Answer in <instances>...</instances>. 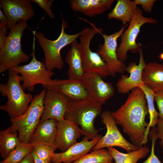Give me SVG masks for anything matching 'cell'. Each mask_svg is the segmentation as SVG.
<instances>
[{
    "label": "cell",
    "instance_id": "40",
    "mask_svg": "<svg viewBox=\"0 0 163 163\" xmlns=\"http://www.w3.org/2000/svg\"><path fill=\"white\" fill-rule=\"evenodd\" d=\"M110 163H116L114 161H113V162H110Z\"/></svg>",
    "mask_w": 163,
    "mask_h": 163
},
{
    "label": "cell",
    "instance_id": "28",
    "mask_svg": "<svg viewBox=\"0 0 163 163\" xmlns=\"http://www.w3.org/2000/svg\"><path fill=\"white\" fill-rule=\"evenodd\" d=\"M33 149L32 143L20 142L7 157L0 163H18L30 153Z\"/></svg>",
    "mask_w": 163,
    "mask_h": 163
},
{
    "label": "cell",
    "instance_id": "4",
    "mask_svg": "<svg viewBox=\"0 0 163 163\" xmlns=\"http://www.w3.org/2000/svg\"><path fill=\"white\" fill-rule=\"evenodd\" d=\"M27 21H21L10 27L9 34L0 49V73L30 59L28 55L22 51L21 44L24 31L28 27Z\"/></svg>",
    "mask_w": 163,
    "mask_h": 163
},
{
    "label": "cell",
    "instance_id": "31",
    "mask_svg": "<svg viewBox=\"0 0 163 163\" xmlns=\"http://www.w3.org/2000/svg\"><path fill=\"white\" fill-rule=\"evenodd\" d=\"M32 2L38 5L40 7L43 9L50 17L52 19L55 18V15L51 9L53 0H31Z\"/></svg>",
    "mask_w": 163,
    "mask_h": 163
},
{
    "label": "cell",
    "instance_id": "17",
    "mask_svg": "<svg viewBox=\"0 0 163 163\" xmlns=\"http://www.w3.org/2000/svg\"><path fill=\"white\" fill-rule=\"evenodd\" d=\"M47 90L57 91L69 99L80 100L87 99L89 94L81 80L67 79L52 80L44 88Z\"/></svg>",
    "mask_w": 163,
    "mask_h": 163
},
{
    "label": "cell",
    "instance_id": "3",
    "mask_svg": "<svg viewBox=\"0 0 163 163\" xmlns=\"http://www.w3.org/2000/svg\"><path fill=\"white\" fill-rule=\"evenodd\" d=\"M8 78L5 84H0L2 96H7L6 104L0 106V109L7 112L11 118L18 117L27 110L33 97L30 93L26 94L21 84V76L14 69L8 70Z\"/></svg>",
    "mask_w": 163,
    "mask_h": 163
},
{
    "label": "cell",
    "instance_id": "42",
    "mask_svg": "<svg viewBox=\"0 0 163 163\" xmlns=\"http://www.w3.org/2000/svg\"><path fill=\"white\" fill-rule=\"evenodd\" d=\"M162 44H163V42H162Z\"/></svg>",
    "mask_w": 163,
    "mask_h": 163
},
{
    "label": "cell",
    "instance_id": "33",
    "mask_svg": "<svg viewBox=\"0 0 163 163\" xmlns=\"http://www.w3.org/2000/svg\"><path fill=\"white\" fill-rule=\"evenodd\" d=\"M155 0H135L136 5H141L144 11L150 13L151 12Z\"/></svg>",
    "mask_w": 163,
    "mask_h": 163
},
{
    "label": "cell",
    "instance_id": "15",
    "mask_svg": "<svg viewBox=\"0 0 163 163\" xmlns=\"http://www.w3.org/2000/svg\"><path fill=\"white\" fill-rule=\"evenodd\" d=\"M139 52V64L137 65L135 62H131L127 66L126 71L130 74L129 76L122 75L117 82L116 86L117 91L120 94H127L133 89L144 83L142 75L146 63L144 59L142 48Z\"/></svg>",
    "mask_w": 163,
    "mask_h": 163
},
{
    "label": "cell",
    "instance_id": "1",
    "mask_svg": "<svg viewBox=\"0 0 163 163\" xmlns=\"http://www.w3.org/2000/svg\"><path fill=\"white\" fill-rule=\"evenodd\" d=\"M149 112L145 94L140 88L133 89L125 103L112 112L117 124L120 125L132 143L140 148L144 144L149 125L145 118Z\"/></svg>",
    "mask_w": 163,
    "mask_h": 163
},
{
    "label": "cell",
    "instance_id": "18",
    "mask_svg": "<svg viewBox=\"0 0 163 163\" xmlns=\"http://www.w3.org/2000/svg\"><path fill=\"white\" fill-rule=\"evenodd\" d=\"M55 145L62 152L67 150L77 142L81 129L75 123L64 119L57 121Z\"/></svg>",
    "mask_w": 163,
    "mask_h": 163
},
{
    "label": "cell",
    "instance_id": "12",
    "mask_svg": "<svg viewBox=\"0 0 163 163\" xmlns=\"http://www.w3.org/2000/svg\"><path fill=\"white\" fill-rule=\"evenodd\" d=\"M89 96L103 105L114 94L113 85L104 81L99 75L93 73H84L81 80Z\"/></svg>",
    "mask_w": 163,
    "mask_h": 163
},
{
    "label": "cell",
    "instance_id": "7",
    "mask_svg": "<svg viewBox=\"0 0 163 163\" xmlns=\"http://www.w3.org/2000/svg\"><path fill=\"white\" fill-rule=\"evenodd\" d=\"M92 28L86 27L81 32L79 37L81 48V56L84 73L97 74L103 78L110 75L109 69L105 62L97 53L90 48V43L94 36L102 33V30L90 23Z\"/></svg>",
    "mask_w": 163,
    "mask_h": 163
},
{
    "label": "cell",
    "instance_id": "10",
    "mask_svg": "<svg viewBox=\"0 0 163 163\" xmlns=\"http://www.w3.org/2000/svg\"><path fill=\"white\" fill-rule=\"evenodd\" d=\"M129 24L127 23L118 31L109 35L102 33L100 34L104 39V42L98 45L96 52L106 63L110 75L112 77L115 76L117 73H123L126 71V64L119 60L117 57V41Z\"/></svg>",
    "mask_w": 163,
    "mask_h": 163
},
{
    "label": "cell",
    "instance_id": "11",
    "mask_svg": "<svg viewBox=\"0 0 163 163\" xmlns=\"http://www.w3.org/2000/svg\"><path fill=\"white\" fill-rule=\"evenodd\" d=\"M101 121L106 126L107 132L92 148L93 150L105 147L118 146L128 152L136 150L139 148L127 141L120 132L112 114V112L106 110L101 114Z\"/></svg>",
    "mask_w": 163,
    "mask_h": 163
},
{
    "label": "cell",
    "instance_id": "35",
    "mask_svg": "<svg viewBox=\"0 0 163 163\" xmlns=\"http://www.w3.org/2000/svg\"><path fill=\"white\" fill-rule=\"evenodd\" d=\"M9 29L8 25L0 27V49L3 47L7 37L6 34Z\"/></svg>",
    "mask_w": 163,
    "mask_h": 163
},
{
    "label": "cell",
    "instance_id": "39",
    "mask_svg": "<svg viewBox=\"0 0 163 163\" xmlns=\"http://www.w3.org/2000/svg\"><path fill=\"white\" fill-rule=\"evenodd\" d=\"M159 57L161 59L163 60V53H162L159 55Z\"/></svg>",
    "mask_w": 163,
    "mask_h": 163
},
{
    "label": "cell",
    "instance_id": "29",
    "mask_svg": "<svg viewBox=\"0 0 163 163\" xmlns=\"http://www.w3.org/2000/svg\"><path fill=\"white\" fill-rule=\"evenodd\" d=\"M32 144L33 149L39 158L47 163L52 162V159L54 152L57 149L56 146L41 143Z\"/></svg>",
    "mask_w": 163,
    "mask_h": 163
},
{
    "label": "cell",
    "instance_id": "41",
    "mask_svg": "<svg viewBox=\"0 0 163 163\" xmlns=\"http://www.w3.org/2000/svg\"><path fill=\"white\" fill-rule=\"evenodd\" d=\"M162 154L163 155V151L162 152Z\"/></svg>",
    "mask_w": 163,
    "mask_h": 163
},
{
    "label": "cell",
    "instance_id": "25",
    "mask_svg": "<svg viewBox=\"0 0 163 163\" xmlns=\"http://www.w3.org/2000/svg\"><path fill=\"white\" fill-rule=\"evenodd\" d=\"M17 132L10 126L0 131V153L1 157L6 158L10 153L20 143Z\"/></svg>",
    "mask_w": 163,
    "mask_h": 163
},
{
    "label": "cell",
    "instance_id": "38",
    "mask_svg": "<svg viewBox=\"0 0 163 163\" xmlns=\"http://www.w3.org/2000/svg\"><path fill=\"white\" fill-rule=\"evenodd\" d=\"M31 154L33 157L34 163H47L39 158L37 155L33 148Z\"/></svg>",
    "mask_w": 163,
    "mask_h": 163
},
{
    "label": "cell",
    "instance_id": "21",
    "mask_svg": "<svg viewBox=\"0 0 163 163\" xmlns=\"http://www.w3.org/2000/svg\"><path fill=\"white\" fill-rule=\"evenodd\" d=\"M67 53L65 62L69 65L67 75L69 78L81 80L84 72L81 56L80 45L76 40L72 42Z\"/></svg>",
    "mask_w": 163,
    "mask_h": 163
},
{
    "label": "cell",
    "instance_id": "6",
    "mask_svg": "<svg viewBox=\"0 0 163 163\" xmlns=\"http://www.w3.org/2000/svg\"><path fill=\"white\" fill-rule=\"evenodd\" d=\"M67 26V23L62 18L60 34L57 39L54 40L48 39L42 32H34L43 51L45 64L49 70L53 71L55 69L61 70L63 68L64 63L60 54L61 50L80 37L81 32L74 34H66L65 29Z\"/></svg>",
    "mask_w": 163,
    "mask_h": 163
},
{
    "label": "cell",
    "instance_id": "23",
    "mask_svg": "<svg viewBox=\"0 0 163 163\" xmlns=\"http://www.w3.org/2000/svg\"><path fill=\"white\" fill-rule=\"evenodd\" d=\"M137 6L134 1L117 0L116 5L107 15L108 19L120 21L123 26L130 22Z\"/></svg>",
    "mask_w": 163,
    "mask_h": 163
},
{
    "label": "cell",
    "instance_id": "5",
    "mask_svg": "<svg viewBox=\"0 0 163 163\" xmlns=\"http://www.w3.org/2000/svg\"><path fill=\"white\" fill-rule=\"evenodd\" d=\"M46 91V89L44 88L33 97L30 104L24 113L11 119L10 127L13 131L18 132V138L21 142L30 143L43 112V101Z\"/></svg>",
    "mask_w": 163,
    "mask_h": 163
},
{
    "label": "cell",
    "instance_id": "22",
    "mask_svg": "<svg viewBox=\"0 0 163 163\" xmlns=\"http://www.w3.org/2000/svg\"><path fill=\"white\" fill-rule=\"evenodd\" d=\"M142 80L147 87L156 92L163 91V63L149 62L142 73Z\"/></svg>",
    "mask_w": 163,
    "mask_h": 163
},
{
    "label": "cell",
    "instance_id": "24",
    "mask_svg": "<svg viewBox=\"0 0 163 163\" xmlns=\"http://www.w3.org/2000/svg\"><path fill=\"white\" fill-rule=\"evenodd\" d=\"M107 148L116 163H137L140 159L146 157L151 151L146 145L126 153L121 152L114 147Z\"/></svg>",
    "mask_w": 163,
    "mask_h": 163
},
{
    "label": "cell",
    "instance_id": "30",
    "mask_svg": "<svg viewBox=\"0 0 163 163\" xmlns=\"http://www.w3.org/2000/svg\"><path fill=\"white\" fill-rule=\"evenodd\" d=\"M148 135L152 141L150 154L147 159L142 163H161L155 153V144L156 141L158 139L155 127L152 128L149 132Z\"/></svg>",
    "mask_w": 163,
    "mask_h": 163
},
{
    "label": "cell",
    "instance_id": "19",
    "mask_svg": "<svg viewBox=\"0 0 163 163\" xmlns=\"http://www.w3.org/2000/svg\"><path fill=\"white\" fill-rule=\"evenodd\" d=\"M114 0H70V7L75 11L92 17L110 9Z\"/></svg>",
    "mask_w": 163,
    "mask_h": 163
},
{
    "label": "cell",
    "instance_id": "9",
    "mask_svg": "<svg viewBox=\"0 0 163 163\" xmlns=\"http://www.w3.org/2000/svg\"><path fill=\"white\" fill-rule=\"evenodd\" d=\"M32 56L31 61L28 64L11 68L21 75L24 90L30 92L34 91L37 84H41L44 88L52 80L51 78L54 74L53 71L47 69L44 63L37 60L34 51Z\"/></svg>",
    "mask_w": 163,
    "mask_h": 163
},
{
    "label": "cell",
    "instance_id": "14",
    "mask_svg": "<svg viewBox=\"0 0 163 163\" xmlns=\"http://www.w3.org/2000/svg\"><path fill=\"white\" fill-rule=\"evenodd\" d=\"M30 0H1L0 5L9 22L10 29L21 21L30 19L34 12Z\"/></svg>",
    "mask_w": 163,
    "mask_h": 163
},
{
    "label": "cell",
    "instance_id": "34",
    "mask_svg": "<svg viewBox=\"0 0 163 163\" xmlns=\"http://www.w3.org/2000/svg\"><path fill=\"white\" fill-rule=\"evenodd\" d=\"M156 125L157 136L158 138L160 139L159 143L163 150V120L158 118Z\"/></svg>",
    "mask_w": 163,
    "mask_h": 163
},
{
    "label": "cell",
    "instance_id": "2",
    "mask_svg": "<svg viewBox=\"0 0 163 163\" xmlns=\"http://www.w3.org/2000/svg\"><path fill=\"white\" fill-rule=\"evenodd\" d=\"M102 105L90 96L83 100L69 99L64 118L79 125L82 135L91 139L98 135L94 123L101 113Z\"/></svg>",
    "mask_w": 163,
    "mask_h": 163
},
{
    "label": "cell",
    "instance_id": "27",
    "mask_svg": "<svg viewBox=\"0 0 163 163\" xmlns=\"http://www.w3.org/2000/svg\"><path fill=\"white\" fill-rule=\"evenodd\" d=\"M113 160L108 150L103 148L93 150L72 163H110Z\"/></svg>",
    "mask_w": 163,
    "mask_h": 163
},
{
    "label": "cell",
    "instance_id": "8",
    "mask_svg": "<svg viewBox=\"0 0 163 163\" xmlns=\"http://www.w3.org/2000/svg\"><path fill=\"white\" fill-rule=\"evenodd\" d=\"M146 23L156 24L157 21L152 18L143 15L142 10L137 7L135 14L131 19L127 29L123 32L120 39V43L117 49L118 59L125 62L127 59L128 51L132 53L139 52L142 44L137 43L136 40L140 32L142 26Z\"/></svg>",
    "mask_w": 163,
    "mask_h": 163
},
{
    "label": "cell",
    "instance_id": "37",
    "mask_svg": "<svg viewBox=\"0 0 163 163\" xmlns=\"http://www.w3.org/2000/svg\"><path fill=\"white\" fill-rule=\"evenodd\" d=\"M18 163H34V159L31 153L27 155Z\"/></svg>",
    "mask_w": 163,
    "mask_h": 163
},
{
    "label": "cell",
    "instance_id": "20",
    "mask_svg": "<svg viewBox=\"0 0 163 163\" xmlns=\"http://www.w3.org/2000/svg\"><path fill=\"white\" fill-rule=\"evenodd\" d=\"M57 122L56 120L53 119L40 121L31 136L30 143L56 145Z\"/></svg>",
    "mask_w": 163,
    "mask_h": 163
},
{
    "label": "cell",
    "instance_id": "13",
    "mask_svg": "<svg viewBox=\"0 0 163 163\" xmlns=\"http://www.w3.org/2000/svg\"><path fill=\"white\" fill-rule=\"evenodd\" d=\"M69 99L59 92L47 90L43 99L44 110L40 121L53 119L59 121L64 119Z\"/></svg>",
    "mask_w": 163,
    "mask_h": 163
},
{
    "label": "cell",
    "instance_id": "36",
    "mask_svg": "<svg viewBox=\"0 0 163 163\" xmlns=\"http://www.w3.org/2000/svg\"><path fill=\"white\" fill-rule=\"evenodd\" d=\"M9 23V21L4 14L0 8V27L8 25Z\"/></svg>",
    "mask_w": 163,
    "mask_h": 163
},
{
    "label": "cell",
    "instance_id": "26",
    "mask_svg": "<svg viewBox=\"0 0 163 163\" xmlns=\"http://www.w3.org/2000/svg\"><path fill=\"white\" fill-rule=\"evenodd\" d=\"M139 87L141 88L145 94L148 105L149 113V122L145 132L144 144L145 145L148 142V136L150 128L155 127L158 118V113L156 110L154 104L155 92L147 87L144 83L141 85Z\"/></svg>",
    "mask_w": 163,
    "mask_h": 163
},
{
    "label": "cell",
    "instance_id": "32",
    "mask_svg": "<svg viewBox=\"0 0 163 163\" xmlns=\"http://www.w3.org/2000/svg\"><path fill=\"white\" fill-rule=\"evenodd\" d=\"M155 100L159 110V118L163 120V91L155 92Z\"/></svg>",
    "mask_w": 163,
    "mask_h": 163
},
{
    "label": "cell",
    "instance_id": "16",
    "mask_svg": "<svg viewBox=\"0 0 163 163\" xmlns=\"http://www.w3.org/2000/svg\"><path fill=\"white\" fill-rule=\"evenodd\" d=\"M102 136L97 135L91 140L85 136L80 142H77L66 151L54 153L52 159L53 163H72L91 151Z\"/></svg>",
    "mask_w": 163,
    "mask_h": 163
}]
</instances>
